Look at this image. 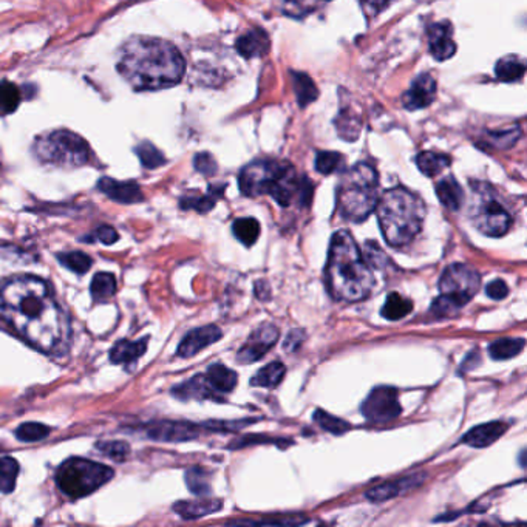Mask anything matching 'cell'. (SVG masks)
<instances>
[{"label":"cell","instance_id":"1","mask_svg":"<svg viewBox=\"0 0 527 527\" xmlns=\"http://www.w3.org/2000/svg\"><path fill=\"white\" fill-rule=\"evenodd\" d=\"M0 317L31 347L45 354L66 349L70 320L47 282L19 275L0 286Z\"/></svg>","mask_w":527,"mask_h":527},{"label":"cell","instance_id":"2","mask_svg":"<svg viewBox=\"0 0 527 527\" xmlns=\"http://www.w3.org/2000/svg\"><path fill=\"white\" fill-rule=\"evenodd\" d=\"M118 71L135 90H161L178 84L186 71V62L173 44L138 36L123 45Z\"/></svg>","mask_w":527,"mask_h":527},{"label":"cell","instance_id":"3","mask_svg":"<svg viewBox=\"0 0 527 527\" xmlns=\"http://www.w3.org/2000/svg\"><path fill=\"white\" fill-rule=\"evenodd\" d=\"M325 279L332 299L339 302L365 300L374 290L372 267L348 230H337L331 238Z\"/></svg>","mask_w":527,"mask_h":527},{"label":"cell","instance_id":"4","mask_svg":"<svg viewBox=\"0 0 527 527\" xmlns=\"http://www.w3.org/2000/svg\"><path fill=\"white\" fill-rule=\"evenodd\" d=\"M238 186L246 197L271 195L280 206L288 208L299 198L307 206L312 197V184L308 178H299L291 164L274 160H258L240 172Z\"/></svg>","mask_w":527,"mask_h":527},{"label":"cell","instance_id":"5","mask_svg":"<svg viewBox=\"0 0 527 527\" xmlns=\"http://www.w3.org/2000/svg\"><path fill=\"white\" fill-rule=\"evenodd\" d=\"M377 218L387 243L394 247L409 245L419 234L425 208L419 197L404 188L387 190L379 198Z\"/></svg>","mask_w":527,"mask_h":527},{"label":"cell","instance_id":"6","mask_svg":"<svg viewBox=\"0 0 527 527\" xmlns=\"http://www.w3.org/2000/svg\"><path fill=\"white\" fill-rule=\"evenodd\" d=\"M379 201V177L374 168L359 163L349 169L339 184L337 203L342 217L362 223L373 214Z\"/></svg>","mask_w":527,"mask_h":527},{"label":"cell","instance_id":"7","mask_svg":"<svg viewBox=\"0 0 527 527\" xmlns=\"http://www.w3.org/2000/svg\"><path fill=\"white\" fill-rule=\"evenodd\" d=\"M113 475V469L99 464V462L70 458L58 469L56 484L59 486L61 492L67 496L82 498L107 484Z\"/></svg>","mask_w":527,"mask_h":527},{"label":"cell","instance_id":"8","mask_svg":"<svg viewBox=\"0 0 527 527\" xmlns=\"http://www.w3.org/2000/svg\"><path fill=\"white\" fill-rule=\"evenodd\" d=\"M34 153L42 163L58 168H81L90 160V147L82 138L70 131H56L39 136Z\"/></svg>","mask_w":527,"mask_h":527},{"label":"cell","instance_id":"9","mask_svg":"<svg viewBox=\"0 0 527 527\" xmlns=\"http://www.w3.org/2000/svg\"><path fill=\"white\" fill-rule=\"evenodd\" d=\"M469 217L479 232L488 237H503L512 226V215L493 189L483 183H474V200Z\"/></svg>","mask_w":527,"mask_h":527},{"label":"cell","instance_id":"10","mask_svg":"<svg viewBox=\"0 0 527 527\" xmlns=\"http://www.w3.org/2000/svg\"><path fill=\"white\" fill-rule=\"evenodd\" d=\"M479 274L471 266L455 263L450 265L439 280L441 295L451 300L461 309L467 305L479 290Z\"/></svg>","mask_w":527,"mask_h":527},{"label":"cell","instance_id":"11","mask_svg":"<svg viewBox=\"0 0 527 527\" xmlns=\"http://www.w3.org/2000/svg\"><path fill=\"white\" fill-rule=\"evenodd\" d=\"M360 411L365 419L376 424H385L396 419L402 413L397 390L393 387H376L364 401Z\"/></svg>","mask_w":527,"mask_h":527},{"label":"cell","instance_id":"12","mask_svg":"<svg viewBox=\"0 0 527 527\" xmlns=\"http://www.w3.org/2000/svg\"><path fill=\"white\" fill-rule=\"evenodd\" d=\"M280 337V331L275 325H271V323H265V325L258 327L249 339L246 340V344L238 349L237 354V360L240 364H254L257 360H260L265 357V354H267L275 344L277 340Z\"/></svg>","mask_w":527,"mask_h":527},{"label":"cell","instance_id":"13","mask_svg":"<svg viewBox=\"0 0 527 527\" xmlns=\"http://www.w3.org/2000/svg\"><path fill=\"white\" fill-rule=\"evenodd\" d=\"M453 26L450 22H436L427 29L429 51L436 61H447L456 51V44L453 41Z\"/></svg>","mask_w":527,"mask_h":527},{"label":"cell","instance_id":"14","mask_svg":"<svg viewBox=\"0 0 527 527\" xmlns=\"http://www.w3.org/2000/svg\"><path fill=\"white\" fill-rule=\"evenodd\" d=\"M434 96H436V81L429 73H422L404 93L402 104L406 110H421L429 107Z\"/></svg>","mask_w":527,"mask_h":527},{"label":"cell","instance_id":"15","mask_svg":"<svg viewBox=\"0 0 527 527\" xmlns=\"http://www.w3.org/2000/svg\"><path fill=\"white\" fill-rule=\"evenodd\" d=\"M425 476L427 475L421 471V474H413V475L404 476L396 481H387V483H382L373 488H369L367 492V498L373 503L388 501V499H393L396 496L406 493L409 490L419 487L425 481Z\"/></svg>","mask_w":527,"mask_h":527},{"label":"cell","instance_id":"16","mask_svg":"<svg viewBox=\"0 0 527 527\" xmlns=\"http://www.w3.org/2000/svg\"><path fill=\"white\" fill-rule=\"evenodd\" d=\"M221 337H223V332H221V329L215 325L192 329L190 332H188L186 337L181 340V344L177 349V356L184 359L195 356L201 349L215 344V342H218Z\"/></svg>","mask_w":527,"mask_h":527},{"label":"cell","instance_id":"17","mask_svg":"<svg viewBox=\"0 0 527 527\" xmlns=\"http://www.w3.org/2000/svg\"><path fill=\"white\" fill-rule=\"evenodd\" d=\"M145 430L152 439L161 442H183L195 439L198 436V429L188 422H155L150 424L149 429Z\"/></svg>","mask_w":527,"mask_h":527},{"label":"cell","instance_id":"18","mask_svg":"<svg viewBox=\"0 0 527 527\" xmlns=\"http://www.w3.org/2000/svg\"><path fill=\"white\" fill-rule=\"evenodd\" d=\"M101 192H104L108 198L123 205H133L144 200L143 190L133 181H116L112 178H101L98 183Z\"/></svg>","mask_w":527,"mask_h":527},{"label":"cell","instance_id":"19","mask_svg":"<svg viewBox=\"0 0 527 527\" xmlns=\"http://www.w3.org/2000/svg\"><path fill=\"white\" fill-rule=\"evenodd\" d=\"M508 425L503 421H493V422H487V424H481L478 427L471 429L464 438H462V442L467 444L470 447L475 449H484L488 447L490 444H493L495 441H498L503 434L507 431Z\"/></svg>","mask_w":527,"mask_h":527},{"label":"cell","instance_id":"20","mask_svg":"<svg viewBox=\"0 0 527 527\" xmlns=\"http://www.w3.org/2000/svg\"><path fill=\"white\" fill-rule=\"evenodd\" d=\"M270 38L265 30L262 29H252L246 31L243 36H240L235 47L240 56L245 59H254V58H262L270 51Z\"/></svg>","mask_w":527,"mask_h":527},{"label":"cell","instance_id":"21","mask_svg":"<svg viewBox=\"0 0 527 527\" xmlns=\"http://www.w3.org/2000/svg\"><path fill=\"white\" fill-rule=\"evenodd\" d=\"M172 394L178 397L181 401H190V399H214V401H223L218 396V393L212 388L208 382L206 376H195L190 381L183 382L172 388Z\"/></svg>","mask_w":527,"mask_h":527},{"label":"cell","instance_id":"22","mask_svg":"<svg viewBox=\"0 0 527 527\" xmlns=\"http://www.w3.org/2000/svg\"><path fill=\"white\" fill-rule=\"evenodd\" d=\"M221 507H223L221 499H195V501H178L173 506V511L183 520H198V518L221 511Z\"/></svg>","mask_w":527,"mask_h":527},{"label":"cell","instance_id":"23","mask_svg":"<svg viewBox=\"0 0 527 527\" xmlns=\"http://www.w3.org/2000/svg\"><path fill=\"white\" fill-rule=\"evenodd\" d=\"M147 349V337L141 340H119L118 344L110 351V360L113 364H126L132 365L138 359L143 357Z\"/></svg>","mask_w":527,"mask_h":527},{"label":"cell","instance_id":"24","mask_svg":"<svg viewBox=\"0 0 527 527\" xmlns=\"http://www.w3.org/2000/svg\"><path fill=\"white\" fill-rule=\"evenodd\" d=\"M205 376L208 379L209 385L214 388L218 394L220 393L226 394V393L234 392V388L237 387V382H238V376L234 369H229L227 367L221 365V364L210 365Z\"/></svg>","mask_w":527,"mask_h":527},{"label":"cell","instance_id":"25","mask_svg":"<svg viewBox=\"0 0 527 527\" xmlns=\"http://www.w3.org/2000/svg\"><path fill=\"white\" fill-rule=\"evenodd\" d=\"M436 195L442 205L450 210H459L464 203V190L453 177L442 178L436 184Z\"/></svg>","mask_w":527,"mask_h":527},{"label":"cell","instance_id":"26","mask_svg":"<svg viewBox=\"0 0 527 527\" xmlns=\"http://www.w3.org/2000/svg\"><path fill=\"white\" fill-rule=\"evenodd\" d=\"M291 82L294 87L295 98H297V103L302 108L309 106L311 103H314V101L317 99L319 90L316 84H314V81L308 75H305V73L291 71Z\"/></svg>","mask_w":527,"mask_h":527},{"label":"cell","instance_id":"27","mask_svg":"<svg viewBox=\"0 0 527 527\" xmlns=\"http://www.w3.org/2000/svg\"><path fill=\"white\" fill-rule=\"evenodd\" d=\"M450 163V156L438 152H422L416 156V164L425 177H436L444 169L449 168Z\"/></svg>","mask_w":527,"mask_h":527},{"label":"cell","instance_id":"28","mask_svg":"<svg viewBox=\"0 0 527 527\" xmlns=\"http://www.w3.org/2000/svg\"><path fill=\"white\" fill-rule=\"evenodd\" d=\"M526 73L524 61L518 56H506L499 59L495 66V75L498 81L513 82L520 81Z\"/></svg>","mask_w":527,"mask_h":527},{"label":"cell","instance_id":"29","mask_svg":"<svg viewBox=\"0 0 527 527\" xmlns=\"http://www.w3.org/2000/svg\"><path fill=\"white\" fill-rule=\"evenodd\" d=\"M413 311V302L402 297L397 292L388 294V297L382 307V317L387 320H401L409 316Z\"/></svg>","mask_w":527,"mask_h":527},{"label":"cell","instance_id":"30","mask_svg":"<svg viewBox=\"0 0 527 527\" xmlns=\"http://www.w3.org/2000/svg\"><path fill=\"white\" fill-rule=\"evenodd\" d=\"M286 374V368L282 362H271L270 365L258 369V373L251 379V385L263 388H275Z\"/></svg>","mask_w":527,"mask_h":527},{"label":"cell","instance_id":"31","mask_svg":"<svg viewBox=\"0 0 527 527\" xmlns=\"http://www.w3.org/2000/svg\"><path fill=\"white\" fill-rule=\"evenodd\" d=\"M524 349V339H499L488 345V354L495 360H508Z\"/></svg>","mask_w":527,"mask_h":527},{"label":"cell","instance_id":"32","mask_svg":"<svg viewBox=\"0 0 527 527\" xmlns=\"http://www.w3.org/2000/svg\"><path fill=\"white\" fill-rule=\"evenodd\" d=\"M232 232L238 242H242L245 246H252L260 237V223L252 217L238 218L234 221Z\"/></svg>","mask_w":527,"mask_h":527},{"label":"cell","instance_id":"33","mask_svg":"<svg viewBox=\"0 0 527 527\" xmlns=\"http://www.w3.org/2000/svg\"><path fill=\"white\" fill-rule=\"evenodd\" d=\"M336 127L339 135L347 141H354L357 140L359 132H360V119L357 115H354L351 110H340L339 116L336 119Z\"/></svg>","mask_w":527,"mask_h":527},{"label":"cell","instance_id":"34","mask_svg":"<svg viewBox=\"0 0 527 527\" xmlns=\"http://www.w3.org/2000/svg\"><path fill=\"white\" fill-rule=\"evenodd\" d=\"M91 297L95 300H106L116 292V279L110 272H99L91 280Z\"/></svg>","mask_w":527,"mask_h":527},{"label":"cell","instance_id":"35","mask_svg":"<svg viewBox=\"0 0 527 527\" xmlns=\"http://www.w3.org/2000/svg\"><path fill=\"white\" fill-rule=\"evenodd\" d=\"M17 475H19V462L11 456L0 459V492L11 493L16 487Z\"/></svg>","mask_w":527,"mask_h":527},{"label":"cell","instance_id":"36","mask_svg":"<svg viewBox=\"0 0 527 527\" xmlns=\"http://www.w3.org/2000/svg\"><path fill=\"white\" fill-rule=\"evenodd\" d=\"M186 484L193 495L205 496L209 495L212 486H210V478L206 470L200 467H192L186 471Z\"/></svg>","mask_w":527,"mask_h":527},{"label":"cell","instance_id":"37","mask_svg":"<svg viewBox=\"0 0 527 527\" xmlns=\"http://www.w3.org/2000/svg\"><path fill=\"white\" fill-rule=\"evenodd\" d=\"M22 93L17 86L10 81L0 82V110L4 113H13L21 104Z\"/></svg>","mask_w":527,"mask_h":527},{"label":"cell","instance_id":"38","mask_svg":"<svg viewBox=\"0 0 527 527\" xmlns=\"http://www.w3.org/2000/svg\"><path fill=\"white\" fill-rule=\"evenodd\" d=\"M225 186H221L220 189L217 188H210V192L205 197H188L181 200V208L183 209H193L200 212V214H205V212H209L212 208L215 206L217 198L221 195Z\"/></svg>","mask_w":527,"mask_h":527},{"label":"cell","instance_id":"39","mask_svg":"<svg viewBox=\"0 0 527 527\" xmlns=\"http://www.w3.org/2000/svg\"><path fill=\"white\" fill-rule=\"evenodd\" d=\"M314 422H316L320 429H323L325 431H329L332 434H344L347 431L351 430V425L344 421L337 418V416H332L327 411L323 410H316L314 411V416H312Z\"/></svg>","mask_w":527,"mask_h":527},{"label":"cell","instance_id":"40","mask_svg":"<svg viewBox=\"0 0 527 527\" xmlns=\"http://www.w3.org/2000/svg\"><path fill=\"white\" fill-rule=\"evenodd\" d=\"M50 433L51 429L48 425L39 422H26L16 430V436L22 442H38L47 438Z\"/></svg>","mask_w":527,"mask_h":527},{"label":"cell","instance_id":"41","mask_svg":"<svg viewBox=\"0 0 527 527\" xmlns=\"http://www.w3.org/2000/svg\"><path fill=\"white\" fill-rule=\"evenodd\" d=\"M136 155L140 156V161L144 165L145 169H156L161 168V165L165 163L164 155L156 149V147L150 143H141L140 145H136Z\"/></svg>","mask_w":527,"mask_h":527},{"label":"cell","instance_id":"42","mask_svg":"<svg viewBox=\"0 0 527 527\" xmlns=\"http://www.w3.org/2000/svg\"><path fill=\"white\" fill-rule=\"evenodd\" d=\"M58 260L63 266L68 267L70 271L76 272V274H86L90 270L91 263H93V260H91V258L86 252H81V251L59 254Z\"/></svg>","mask_w":527,"mask_h":527},{"label":"cell","instance_id":"43","mask_svg":"<svg viewBox=\"0 0 527 527\" xmlns=\"http://www.w3.org/2000/svg\"><path fill=\"white\" fill-rule=\"evenodd\" d=\"M96 449H99L104 456L113 461H124L131 453L128 444L123 441H101L96 444Z\"/></svg>","mask_w":527,"mask_h":527},{"label":"cell","instance_id":"44","mask_svg":"<svg viewBox=\"0 0 527 527\" xmlns=\"http://www.w3.org/2000/svg\"><path fill=\"white\" fill-rule=\"evenodd\" d=\"M342 155L337 152H317L316 155V170L322 175H329L339 170L342 164Z\"/></svg>","mask_w":527,"mask_h":527},{"label":"cell","instance_id":"45","mask_svg":"<svg viewBox=\"0 0 527 527\" xmlns=\"http://www.w3.org/2000/svg\"><path fill=\"white\" fill-rule=\"evenodd\" d=\"M518 136H520V128L515 126V128H511V131H504V132H490L487 141L492 147H496V149H511V147L518 141Z\"/></svg>","mask_w":527,"mask_h":527},{"label":"cell","instance_id":"46","mask_svg":"<svg viewBox=\"0 0 527 527\" xmlns=\"http://www.w3.org/2000/svg\"><path fill=\"white\" fill-rule=\"evenodd\" d=\"M458 311H459V308L456 307V305L453 303L451 300H449L447 297H444V295H439V297H436L433 300L431 314L434 317H439V319L450 317V316H453V314H456Z\"/></svg>","mask_w":527,"mask_h":527},{"label":"cell","instance_id":"47","mask_svg":"<svg viewBox=\"0 0 527 527\" xmlns=\"http://www.w3.org/2000/svg\"><path fill=\"white\" fill-rule=\"evenodd\" d=\"M193 165H195V169L200 173L206 175V177H212V175H215L218 170V165L214 160V156L210 153H198L195 158H193Z\"/></svg>","mask_w":527,"mask_h":527},{"label":"cell","instance_id":"48","mask_svg":"<svg viewBox=\"0 0 527 527\" xmlns=\"http://www.w3.org/2000/svg\"><path fill=\"white\" fill-rule=\"evenodd\" d=\"M365 262L368 263L369 267H376V270H379V267H382V262L385 260V254L382 252L381 247H377L374 245V242H368L365 245V254H362Z\"/></svg>","mask_w":527,"mask_h":527},{"label":"cell","instance_id":"49","mask_svg":"<svg viewBox=\"0 0 527 527\" xmlns=\"http://www.w3.org/2000/svg\"><path fill=\"white\" fill-rule=\"evenodd\" d=\"M309 10H311L309 0H286L283 6V11L286 13V16L292 17L307 16Z\"/></svg>","mask_w":527,"mask_h":527},{"label":"cell","instance_id":"50","mask_svg":"<svg viewBox=\"0 0 527 527\" xmlns=\"http://www.w3.org/2000/svg\"><path fill=\"white\" fill-rule=\"evenodd\" d=\"M486 292H487V295H488L490 299L503 300V299H506L507 295H508V286H507V283L504 280L496 279L492 283L487 285Z\"/></svg>","mask_w":527,"mask_h":527},{"label":"cell","instance_id":"51","mask_svg":"<svg viewBox=\"0 0 527 527\" xmlns=\"http://www.w3.org/2000/svg\"><path fill=\"white\" fill-rule=\"evenodd\" d=\"M360 5H362L364 11L369 16H376L379 13H382L384 10H387L394 0H359Z\"/></svg>","mask_w":527,"mask_h":527},{"label":"cell","instance_id":"52","mask_svg":"<svg viewBox=\"0 0 527 527\" xmlns=\"http://www.w3.org/2000/svg\"><path fill=\"white\" fill-rule=\"evenodd\" d=\"M305 337H307V336H305V332L302 329H292L288 334V337H286L285 344H283L285 351L292 353V351L299 349V347L302 345V342L305 340Z\"/></svg>","mask_w":527,"mask_h":527},{"label":"cell","instance_id":"53","mask_svg":"<svg viewBox=\"0 0 527 527\" xmlns=\"http://www.w3.org/2000/svg\"><path fill=\"white\" fill-rule=\"evenodd\" d=\"M96 237L104 245H113L116 242V240L119 238V235L116 232V229L112 227V226H108V225H104V226L98 227L96 229Z\"/></svg>","mask_w":527,"mask_h":527},{"label":"cell","instance_id":"54","mask_svg":"<svg viewBox=\"0 0 527 527\" xmlns=\"http://www.w3.org/2000/svg\"><path fill=\"white\" fill-rule=\"evenodd\" d=\"M479 362H481V354H479V351H478V349H474V351H471V353L466 357L464 362L461 364L459 373H469V372H471V369L478 367V364H479Z\"/></svg>","mask_w":527,"mask_h":527},{"label":"cell","instance_id":"55","mask_svg":"<svg viewBox=\"0 0 527 527\" xmlns=\"http://www.w3.org/2000/svg\"><path fill=\"white\" fill-rule=\"evenodd\" d=\"M524 456H526V451H524V450H521V455H520V464H521V467H523V469L526 467V462H524Z\"/></svg>","mask_w":527,"mask_h":527}]
</instances>
